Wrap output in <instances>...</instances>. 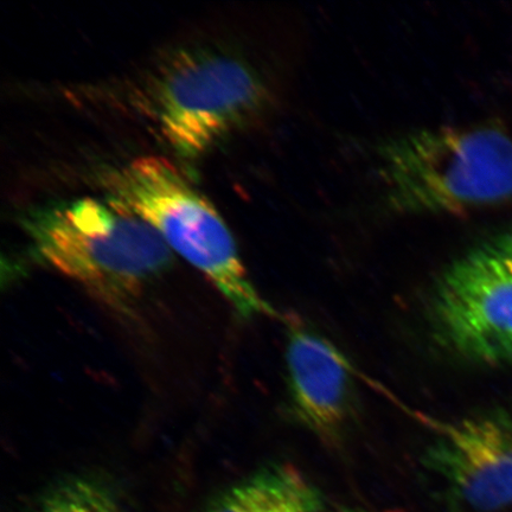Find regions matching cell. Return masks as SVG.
<instances>
[{
  "label": "cell",
  "instance_id": "cell-6",
  "mask_svg": "<svg viewBox=\"0 0 512 512\" xmlns=\"http://www.w3.org/2000/svg\"><path fill=\"white\" fill-rule=\"evenodd\" d=\"M435 427L422 459L454 501L473 512L512 507V415L491 409Z\"/></svg>",
  "mask_w": 512,
  "mask_h": 512
},
{
  "label": "cell",
  "instance_id": "cell-8",
  "mask_svg": "<svg viewBox=\"0 0 512 512\" xmlns=\"http://www.w3.org/2000/svg\"><path fill=\"white\" fill-rule=\"evenodd\" d=\"M323 496L297 467L274 464L230 486L202 512H320Z\"/></svg>",
  "mask_w": 512,
  "mask_h": 512
},
{
  "label": "cell",
  "instance_id": "cell-10",
  "mask_svg": "<svg viewBox=\"0 0 512 512\" xmlns=\"http://www.w3.org/2000/svg\"><path fill=\"white\" fill-rule=\"evenodd\" d=\"M339 512H354V511H339Z\"/></svg>",
  "mask_w": 512,
  "mask_h": 512
},
{
  "label": "cell",
  "instance_id": "cell-3",
  "mask_svg": "<svg viewBox=\"0 0 512 512\" xmlns=\"http://www.w3.org/2000/svg\"><path fill=\"white\" fill-rule=\"evenodd\" d=\"M104 183L112 202L155 228L240 317L278 316L249 279L227 224L177 165L164 157H139L107 172Z\"/></svg>",
  "mask_w": 512,
  "mask_h": 512
},
{
  "label": "cell",
  "instance_id": "cell-9",
  "mask_svg": "<svg viewBox=\"0 0 512 512\" xmlns=\"http://www.w3.org/2000/svg\"><path fill=\"white\" fill-rule=\"evenodd\" d=\"M29 512H124L111 486L88 476L62 480L32 505Z\"/></svg>",
  "mask_w": 512,
  "mask_h": 512
},
{
  "label": "cell",
  "instance_id": "cell-7",
  "mask_svg": "<svg viewBox=\"0 0 512 512\" xmlns=\"http://www.w3.org/2000/svg\"><path fill=\"white\" fill-rule=\"evenodd\" d=\"M286 369L294 419L325 446H341L355 409L347 357L315 332L292 325Z\"/></svg>",
  "mask_w": 512,
  "mask_h": 512
},
{
  "label": "cell",
  "instance_id": "cell-5",
  "mask_svg": "<svg viewBox=\"0 0 512 512\" xmlns=\"http://www.w3.org/2000/svg\"><path fill=\"white\" fill-rule=\"evenodd\" d=\"M434 341L482 367L512 364V228L459 255L432 288Z\"/></svg>",
  "mask_w": 512,
  "mask_h": 512
},
{
  "label": "cell",
  "instance_id": "cell-1",
  "mask_svg": "<svg viewBox=\"0 0 512 512\" xmlns=\"http://www.w3.org/2000/svg\"><path fill=\"white\" fill-rule=\"evenodd\" d=\"M24 228L42 264L120 312L169 271L175 256L155 228L111 200L85 197L38 209Z\"/></svg>",
  "mask_w": 512,
  "mask_h": 512
},
{
  "label": "cell",
  "instance_id": "cell-4",
  "mask_svg": "<svg viewBox=\"0 0 512 512\" xmlns=\"http://www.w3.org/2000/svg\"><path fill=\"white\" fill-rule=\"evenodd\" d=\"M268 99L266 83L246 61L207 49L177 55L152 92L160 132L185 158L200 157L251 123Z\"/></svg>",
  "mask_w": 512,
  "mask_h": 512
},
{
  "label": "cell",
  "instance_id": "cell-2",
  "mask_svg": "<svg viewBox=\"0 0 512 512\" xmlns=\"http://www.w3.org/2000/svg\"><path fill=\"white\" fill-rule=\"evenodd\" d=\"M377 157L384 202L396 214H459L512 201V138L496 125L400 134Z\"/></svg>",
  "mask_w": 512,
  "mask_h": 512
}]
</instances>
